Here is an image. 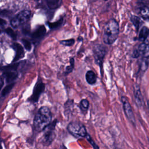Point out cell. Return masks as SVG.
Returning a JSON list of instances; mask_svg holds the SVG:
<instances>
[{
    "label": "cell",
    "instance_id": "6da1fadb",
    "mask_svg": "<svg viewBox=\"0 0 149 149\" xmlns=\"http://www.w3.org/2000/svg\"><path fill=\"white\" fill-rule=\"evenodd\" d=\"M119 33V24L115 19L109 20L105 24L103 31V42L107 44H112L117 40Z\"/></svg>",
    "mask_w": 149,
    "mask_h": 149
},
{
    "label": "cell",
    "instance_id": "7a4b0ae2",
    "mask_svg": "<svg viewBox=\"0 0 149 149\" xmlns=\"http://www.w3.org/2000/svg\"><path fill=\"white\" fill-rule=\"evenodd\" d=\"M52 114L50 109L47 107L40 108L34 119V126L36 130L40 132L51 122Z\"/></svg>",
    "mask_w": 149,
    "mask_h": 149
},
{
    "label": "cell",
    "instance_id": "3957f363",
    "mask_svg": "<svg viewBox=\"0 0 149 149\" xmlns=\"http://www.w3.org/2000/svg\"><path fill=\"white\" fill-rule=\"evenodd\" d=\"M69 133L76 138L84 137L87 134L86 127L79 122H72L67 126Z\"/></svg>",
    "mask_w": 149,
    "mask_h": 149
},
{
    "label": "cell",
    "instance_id": "277c9868",
    "mask_svg": "<svg viewBox=\"0 0 149 149\" xmlns=\"http://www.w3.org/2000/svg\"><path fill=\"white\" fill-rule=\"evenodd\" d=\"M93 51L95 62L102 67L104 58L108 52L107 48L102 44H97L93 47Z\"/></svg>",
    "mask_w": 149,
    "mask_h": 149
},
{
    "label": "cell",
    "instance_id": "5b68a950",
    "mask_svg": "<svg viewBox=\"0 0 149 149\" xmlns=\"http://www.w3.org/2000/svg\"><path fill=\"white\" fill-rule=\"evenodd\" d=\"M30 16L31 13L29 10H23L12 19L10 24L13 27L16 28L27 22L29 20Z\"/></svg>",
    "mask_w": 149,
    "mask_h": 149
},
{
    "label": "cell",
    "instance_id": "8992f818",
    "mask_svg": "<svg viewBox=\"0 0 149 149\" xmlns=\"http://www.w3.org/2000/svg\"><path fill=\"white\" fill-rule=\"evenodd\" d=\"M56 121V120H54V122H53L52 123H51L44 129V130H45V133L44 134L42 141L44 146H49L54 139L55 133L54 132V129L55 127Z\"/></svg>",
    "mask_w": 149,
    "mask_h": 149
},
{
    "label": "cell",
    "instance_id": "52a82bcc",
    "mask_svg": "<svg viewBox=\"0 0 149 149\" xmlns=\"http://www.w3.org/2000/svg\"><path fill=\"white\" fill-rule=\"evenodd\" d=\"M122 105H123V108L125 112V114L126 116L127 117V119L134 125H136V120L134 118V113L133 112V110L132 108V107L127 98L125 96H122L121 98Z\"/></svg>",
    "mask_w": 149,
    "mask_h": 149
},
{
    "label": "cell",
    "instance_id": "ba28073f",
    "mask_svg": "<svg viewBox=\"0 0 149 149\" xmlns=\"http://www.w3.org/2000/svg\"><path fill=\"white\" fill-rule=\"evenodd\" d=\"M142 56L143 58H149V43L142 42L140 44L137 48L133 51V57L138 58Z\"/></svg>",
    "mask_w": 149,
    "mask_h": 149
},
{
    "label": "cell",
    "instance_id": "9c48e42d",
    "mask_svg": "<svg viewBox=\"0 0 149 149\" xmlns=\"http://www.w3.org/2000/svg\"><path fill=\"white\" fill-rule=\"evenodd\" d=\"M44 84L42 81H38L34 87L33 94L30 97V100L33 102L38 101L39 97L44 90Z\"/></svg>",
    "mask_w": 149,
    "mask_h": 149
},
{
    "label": "cell",
    "instance_id": "30bf717a",
    "mask_svg": "<svg viewBox=\"0 0 149 149\" xmlns=\"http://www.w3.org/2000/svg\"><path fill=\"white\" fill-rule=\"evenodd\" d=\"M12 47L15 51V56L13 60V62L18 61L24 56V52L23 47L20 44L18 43H13Z\"/></svg>",
    "mask_w": 149,
    "mask_h": 149
},
{
    "label": "cell",
    "instance_id": "8fae6325",
    "mask_svg": "<svg viewBox=\"0 0 149 149\" xmlns=\"http://www.w3.org/2000/svg\"><path fill=\"white\" fill-rule=\"evenodd\" d=\"M133 93H134V95L135 97L136 104L138 105L139 107H141L144 104V100H143V95L141 93L140 87L138 85H136L134 87Z\"/></svg>",
    "mask_w": 149,
    "mask_h": 149
},
{
    "label": "cell",
    "instance_id": "7c38bea8",
    "mask_svg": "<svg viewBox=\"0 0 149 149\" xmlns=\"http://www.w3.org/2000/svg\"><path fill=\"white\" fill-rule=\"evenodd\" d=\"M86 80L90 85L94 84L97 81V76L93 70H88L86 73Z\"/></svg>",
    "mask_w": 149,
    "mask_h": 149
},
{
    "label": "cell",
    "instance_id": "4fadbf2b",
    "mask_svg": "<svg viewBox=\"0 0 149 149\" xmlns=\"http://www.w3.org/2000/svg\"><path fill=\"white\" fill-rule=\"evenodd\" d=\"M149 35V29L146 26H143L141 29L139 34L138 40L141 42H144L146 38L148 37Z\"/></svg>",
    "mask_w": 149,
    "mask_h": 149
},
{
    "label": "cell",
    "instance_id": "5bb4252c",
    "mask_svg": "<svg viewBox=\"0 0 149 149\" xmlns=\"http://www.w3.org/2000/svg\"><path fill=\"white\" fill-rule=\"evenodd\" d=\"M4 72H5L3 73V76L7 83L12 82L17 77V73L15 72H13V70H8Z\"/></svg>",
    "mask_w": 149,
    "mask_h": 149
},
{
    "label": "cell",
    "instance_id": "9a60e30c",
    "mask_svg": "<svg viewBox=\"0 0 149 149\" xmlns=\"http://www.w3.org/2000/svg\"><path fill=\"white\" fill-rule=\"evenodd\" d=\"M46 32V29L44 26H41L38 27L33 34L32 37L35 38H38L42 37Z\"/></svg>",
    "mask_w": 149,
    "mask_h": 149
},
{
    "label": "cell",
    "instance_id": "2e32d148",
    "mask_svg": "<svg viewBox=\"0 0 149 149\" xmlns=\"http://www.w3.org/2000/svg\"><path fill=\"white\" fill-rule=\"evenodd\" d=\"M131 21H132L133 24L136 30L138 31L140 27L141 26V25L143 23V22L141 20V19L137 16L133 15L131 17Z\"/></svg>",
    "mask_w": 149,
    "mask_h": 149
},
{
    "label": "cell",
    "instance_id": "e0dca14e",
    "mask_svg": "<svg viewBox=\"0 0 149 149\" xmlns=\"http://www.w3.org/2000/svg\"><path fill=\"white\" fill-rule=\"evenodd\" d=\"M140 15L141 17L146 20H149V7L143 6L140 10Z\"/></svg>",
    "mask_w": 149,
    "mask_h": 149
},
{
    "label": "cell",
    "instance_id": "ac0fdd59",
    "mask_svg": "<svg viewBox=\"0 0 149 149\" xmlns=\"http://www.w3.org/2000/svg\"><path fill=\"white\" fill-rule=\"evenodd\" d=\"M89 107V101L87 99H83L80 102V108L83 112H86Z\"/></svg>",
    "mask_w": 149,
    "mask_h": 149
},
{
    "label": "cell",
    "instance_id": "d6986e66",
    "mask_svg": "<svg viewBox=\"0 0 149 149\" xmlns=\"http://www.w3.org/2000/svg\"><path fill=\"white\" fill-rule=\"evenodd\" d=\"M14 85H15V83H12L9 84L7 86H6L2 91V95L5 96L6 95H7L11 91V90L13 88V87L14 86Z\"/></svg>",
    "mask_w": 149,
    "mask_h": 149
},
{
    "label": "cell",
    "instance_id": "ffe728a7",
    "mask_svg": "<svg viewBox=\"0 0 149 149\" xmlns=\"http://www.w3.org/2000/svg\"><path fill=\"white\" fill-rule=\"evenodd\" d=\"M75 42V40L73 38H70L69 40H62L60 41V43L65 46L70 47L74 45Z\"/></svg>",
    "mask_w": 149,
    "mask_h": 149
},
{
    "label": "cell",
    "instance_id": "44dd1931",
    "mask_svg": "<svg viewBox=\"0 0 149 149\" xmlns=\"http://www.w3.org/2000/svg\"><path fill=\"white\" fill-rule=\"evenodd\" d=\"M19 63H14L11 65H8L5 66L2 68V70L3 71H8V70H16L18 67Z\"/></svg>",
    "mask_w": 149,
    "mask_h": 149
},
{
    "label": "cell",
    "instance_id": "7402d4cb",
    "mask_svg": "<svg viewBox=\"0 0 149 149\" xmlns=\"http://www.w3.org/2000/svg\"><path fill=\"white\" fill-rule=\"evenodd\" d=\"M6 33L12 39H13V40H16V34L12 29L7 28L6 29Z\"/></svg>",
    "mask_w": 149,
    "mask_h": 149
},
{
    "label": "cell",
    "instance_id": "603a6c76",
    "mask_svg": "<svg viewBox=\"0 0 149 149\" xmlns=\"http://www.w3.org/2000/svg\"><path fill=\"white\" fill-rule=\"evenodd\" d=\"M22 42L24 47V48L27 50V51H30L31 49V44L30 41H29L27 40L22 39Z\"/></svg>",
    "mask_w": 149,
    "mask_h": 149
},
{
    "label": "cell",
    "instance_id": "cb8c5ba5",
    "mask_svg": "<svg viewBox=\"0 0 149 149\" xmlns=\"http://www.w3.org/2000/svg\"><path fill=\"white\" fill-rule=\"evenodd\" d=\"M143 59H144V60L142 61L141 65H140V69L143 71H146L148 68V61L147 60H146V58H143Z\"/></svg>",
    "mask_w": 149,
    "mask_h": 149
},
{
    "label": "cell",
    "instance_id": "d4e9b609",
    "mask_svg": "<svg viewBox=\"0 0 149 149\" xmlns=\"http://www.w3.org/2000/svg\"><path fill=\"white\" fill-rule=\"evenodd\" d=\"M74 59L72 58L70 59V66H68L66 67V73H70L72 70H73V67H74Z\"/></svg>",
    "mask_w": 149,
    "mask_h": 149
},
{
    "label": "cell",
    "instance_id": "484cf974",
    "mask_svg": "<svg viewBox=\"0 0 149 149\" xmlns=\"http://www.w3.org/2000/svg\"><path fill=\"white\" fill-rule=\"evenodd\" d=\"M62 23V20H60L56 22H54V23H49L48 24L49 27L51 29H54V28H55V27H58L59 26H60Z\"/></svg>",
    "mask_w": 149,
    "mask_h": 149
},
{
    "label": "cell",
    "instance_id": "4316f807",
    "mask_svg": "<svg viewBox=\"0 0 149 149\" xmlns=\"http://www.w3.org/2000/svg\"><path fill=\"white\" fill-rule=\"evenodd\" d=\"M86 138H87V140L91 143V144L92 145V146L94 148H99V147L98 146H97V145H96V144L93 141V140H92V139L90 137V136L88 135V134H87L86 135Z\"/></svg>",
    "mask_w": 149,
    "mask_h": 149
},
{
    "label": "cell",
    "instance_id": "83f0119b",
    "mask_svg": "<svg viewBox=\"0 0 149 149\" xmlns=\"http://www.w3.org/2000/svg\"><path fill=\"white\" fill-rule=\"evenodd\" d=\"M6 24V21L1 18H0V26H3Z\"/></svg>",
    "mask_w": 149,
    "mask_h": 149
},
{
    "label": "cell",
    "instance_id": "f1b7e54d",
    "mask_svg": "<svg viewBox=\"0 0 149 149\" xmlns=\"http://www.w3.org/2000/svg\"><path fill=\"white\" fill-rule=\"evenodd\" d=\"M2 85H3V81L1 80H0V90H1Z\"/></svg>",
    "mask_w": 149,
    "mask_h": 149
},
{
    "label": "cell",
    "instance_id": "f546056e",
    "mask_svg": "<svg viewBox=\"0 0 149 149\" xmlns=\"http://www.w3.org/2000/svg\"><path fill=\"white\" fill-rule=\"evenodd\" d=\"M147 105H148V109H149V100H148V101H147Z\"/></svg>",
    "mask_w": 149,
    "mask_h": 149
},
{
    "label": "cell",
    "instance_id": "4dcf8cb0",
    "mask_svg": "<svg viewBox=\"0 0 149 149\" xmlns=\"http://www.w3.org/2000/svg\"><path fill=\"white\" fill-rule=\"evenodd\" d=\"M148 64H149V58H148Z\"/></svg>",
    "mask_w": 149,
    "mask_h": 149
},
{
    "label": "cell",
    "instance_id": "1f68e13d",
    "mask_svg": "<svg viewBox=\"0 0 149 149\" xmlns=\"http://www.w3.org/2000/svg\"><path fill=\"white\" fill-rule=\"evenodd\" d=\"M1 33V30H0V34Z\"/></svg>",
    "mask_w": 149,
    "mask_h": 149
},
{
    "label": "cell",
    "instance_id": "d6a6232c",
    "mask_svg": "<svg viewBox=\"0 0 149 149\" xmlns=\"http://www.w3.org/2000/svg\"><path fill=\"white\" fill-rule=\"evenodd\" d=\"M104 1H107V0H104Z\"/></svg>",
    "mask_w": 149,
    "mask_h": 149
},
{
    "label": "cell",
    "instance_id": "836d02e7",
    "mask_svg": "<svg viewBox=\"0 0 149 149\" xmlns=\"http://www.w3.org/2000/svg\"><path fill=\"white\" fill-rule=\"evenodd\" d=\"M48 1H49V0H48Z\"/></svg>",
    "mask_w": 149,
    "mask_h": 149
}]
</instances>
